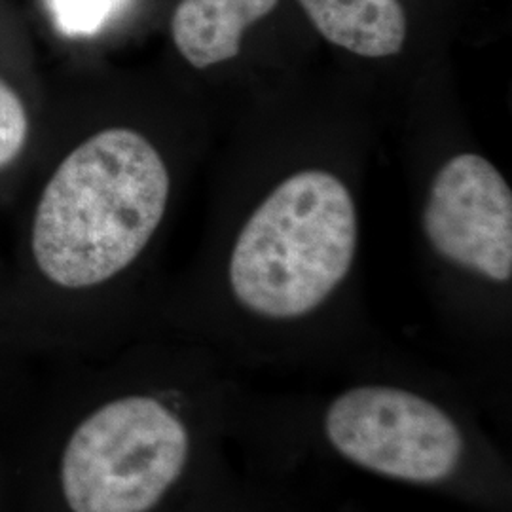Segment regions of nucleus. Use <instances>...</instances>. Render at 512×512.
<instances>
[{
  "label": "nucleus",
  "instance_id": "nucleus-1",
  "mask_svg": "<svg viewBox=\"0 0 512 512\" xmlns=\"http://www.w3.org/2000/svg\"><path fill=\"white\" fill-rule=\"evenodd\" d=\"M245 399L196 368H133L82 385L40 421L19 512H164L232 463Z\"/></svg>",
  "mask_w": 512,
  "mask_h": 512
},
{
  "label": "nucleus",
  "instance_id": "nucleus-2",
  "mask_svg": "<svg viewBox=\"0 0 512 512\" xmlns=\"http://www.w3.org/2000/svg\"><path fill=\"white\" fill-rule=\"evenodd\" d=\"M478 403L401 378H363L311 403H247L239 439L313 450L351 469L512 512V465Z\"/></svg>",
  "mask_w": 512,
  "mask_h": 512
},
{
  "label": "nucleus",
  "instance_id": "nucleus-3",
  "mask_svg": "<svg viewBox=\"0 0 512 512\" xmlns=\"http://www.w3.org/2000/svg\"><path fill=\"white\" fill-rule=\"evenodd\" d=\"M169 171L141 133H95L57 165L31 234L38 277L61 296L103 291L143 255L169 202Z\"/></svg>",
  "mask_w": 512,
  "mask_h": 512
},
{
  "label": "nucleus",
  "instance_id": "nucleus-4",
  "mask_svg": "<svg viewBox=\"0 0 512 512\" xmlns=\"http://www.w3.org/2000/svg\"><path fill=\"white\" fill-rule=\"evenodd\" d=\"M355 253L348 186L323 169L294 173L243 224L226 268L228 298L264 327L302 325L338 296Z\"/></svg>",
  "mask_w": 512,
  "mask_h": 512
},
{
  "label": "nucleus",
  "instance_id": "nucleus-5",
  "mask_svg": "<svg viewBox=\"0 0 512 512\" xmlns=\"http://www.w3.org/2000/svg\"><path fill=\"white\" fill-rule=\"evenodd\" d=\"M433 251L492 285L512 277V192L501 171L478 154H459L435 175L423 209Z\"/></svg>",
  "mask_w": 512,
  "mask_h": 512
},
{
  "label": "nucleus",
  "instance_id": "nucleus-6",
  "mask_svg": "<svg viewBox=\"0 0 512 512\" xmlns=\"http://www.w3.org/2000/svg\"><path fill=\"white\" fill-rule=\"evenodd\" d=\"M279 0H181L171 35L184 59L207 69L238 57L245 31L270 16Z\"/></svg>",
  "mask_w": 512,
  "mask_h": 512
},
{
  "label": "nucleus",
  "instance_id": "nucleus-7",
  "mask_svg": "<svg viewBox=\"0 0 512 512\" xmlns=\"http://www.w3.org/2000/svg\"><path fill=\"white\" fill-rule=\"evenodd\" d=\"M330 44L368 59L399 54L406 40L401 0H298Z\"/></svg>",
  "mask_w": 512,
  "mask_h": 512
},
{
  "label": "nucleus",
  "instance_id": "nucleus-8",
  "mask_svg": "<svg viewBox=\"0 0 512 512\" xmlns=\"http://www.w3.org/2000/svg\"><path fill=\"white\" fill-rule=\"evenodd\" d=\"M29 137V116L18 93L0 78V169L12 164Z\"/></svg>",
  "mask_w": 512,
  "mask_h": 512
},
{
  "label": "nucleus",
  "instance_id": "nucleus-9",
  "mask_svg": "<svg viewBox=\"0 0 512 512\" xmlns=\"http://www.w3.org/2000/svg\"><path fill=\"white\" fill-rule=\"evenodd\" d=\"M114 0H50L57 25L69 33H92L109 16Z\"/></svg>",
  "mask_w": 512,
  "mask_h": 512
},
{
  "label": "nucleus",
  "instance_id": "nucleus-10",
  "mask_svg": "<svg viewBox=\"0 0 512 512\" xmlns=\"http://www.w3.org/2000/svg\"><path fill=\"white\" fill-rule=\"evenodd\" d=\"M6 492H8V475H6V465L0 452V512H4L6 507Z\"/></svg>",
  "mask_w": 512,
  "mask_h": 512
}]
</instances>
